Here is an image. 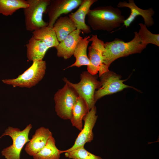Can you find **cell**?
I'll use <instances>...</instances> for the list:
<instances>
[{"mask_svg":"<svg viewBox=\"0 0 159 159\" xmlns=\"http://www.w3.org/2000/svg\"><path fill=\"white\" fill-rule=\"evenodd\" d=\"M134 33L133 38L129 42L116 38L104 43L103 64L106 67L109 68L113 62L120 58L140 53L146 47L147 45L143 43L138 33L135 32Z\"/></svg>","mask_w":159,"mask_h":159,"instance_id":"cell-1","label":"cell"},{"mask_svg":"<svg viewBox=\"0 0 159 159\" xmlns=\"http://www.w3.org/2000/svg\"><path fill=\"white\" fill-rule=\"evenodd\" d=\"M87 15L90 26L94 31L110 32L120 26L125 19L119 9L111 6L90 9Z\"/></svg>","mask_w":159,"mask_h":159,"instance_id":"cell-2","label":"cell"},{"mask_svg":"<svg viewBox=\"0 0 159 159\" xmlns=\"http://www.w3.org/2000/svg\"><path fill=\"white\" fill-rule=\"evenodd\" d=\"M32 62V65L17 78L3 79L2 82L15 87L30 88L35 86L44 77L46 72V63L43 60Z\"/></svg>","mask_w":159,"mask_h":159,"instance_id":"cell-3","label":"cell"},{"mask_svg":"<svg viewBox=\"0 0 159 159\" xmlns=\"http://www.w3.org/2000/svg\"><path fill=\"white\" fill-rule=\"evenodd\" d=\"M27 7L24 9L25 23L26 30L33 32L48 25V22L43 19V15L47 12L50 0H27Z\"/></svg>","mask_w":159,"mask_h":159,"instance_id":"cell-4","label":"cell"},{"mask_svg":"<svg viewBox=\"0 0 159 159\" xmlns=\"http://www.w3.org/2000/svg\"><path fill=\"white\" fill-rule=\"evenodd\" d=\"M80 77V80L77 83L71 82L65 77L63 80L72 87L79 96L84 100L90 110L95 106V93L96 90L100 87V83L97 80L96 75H92L87 71L82 72Z\"/></svg>","mask_w":159,"mask_h":159,"instance_id":"cell-5","label":"cell"},{"mask_svg":"<svg viewBox=\"0 0 159 159\" xmlns=\"http://www.w3.org/2000/svg\"><path fill=\"white\" fill-rule=\"evenodd\" d=\"M32 128L30 124L22 130L17 128L9 126L6 129L0 138L6 136H10L12 140V144L4 148L1 152L2 155L6 159H20L22 149L30 139L29 138V132Z\"/></svg>","mask_w":159,"mask_h":159,"instance_id":"cell-6","label":"cell"},{"mask_svg":"<svg viewBox=\"0 0 159 159\" xmlns=\"http://www.w3.org/2000/svg\"><path fill=\"white\" fill-rule=\"evenodd\" d=\"M58 90L54 95L55 111L60 118L70 120L72 109L79 95L74 88L68 83Z\"/></svg>","mask_w":159,"mask_h":159,"instance_id":"cell-7","label":"cell"},{"mask_svg":"<svg viewBox=\"0 0 159 159\" xmlns=\"http://www.w3.org/2000/svg\"><path fill=\"white\" fill-rule=\"evenodd\" d=\"M100 87L95 91L94 99L96 102L99 99L107 95L120 91L127 88L136 89L132 86L124 84L127 80H121V77L112 71L104 73L99 77Z\"/></svg>","mask_w":159,"mask_h":159,"instance_id":"cell-8","label":"cell"},{"mask_svg":"<svg viewBox=\"0 0 159 159\" xmlns=\"http://www.w3.org/2000/svg\"><path fill=\"white\" fill-rule=\"evenodd\" d=\"M92 42L91 45L88 48V57L92 67L88 72L93 75L99 72V77L105 72L109 71V68L103 64V53L105 49L104 43L99 39L97 35H92L89 39Z\"/></svg>","mask_w":159,"mask_h":159,"instance_id":"cell-9","label":"cell"},{"mask_svg":"<svg viewBox=\"0 0 159 159\" xmlns=\"http://www.w3.org/2000/svg\"><path fill=\"white\" fill-rule=\"evenodd\" d=\"M96 108L95 106L83 117L82 120L84 121V126L76 138L74 145L67 150H60L61 154L73 150L84 146L86 143L92 141L94 138L92 130L98 117L96 115Z\"/></svg>","mask_w":159,"mask_h":159,"instance_id":"cell-10","label":"cell"},{"mask_svg":"<svg viewBox=\"0 0 159 159\" xmlns=\"http://www.w3.org/2000/svg\"><path fill=\"white\" fill-rule=\"evenodd\" d=\"M83 0H51L47 10L49 17L48 26L52 28L56 21L62 14H68L77 8Z\"/></svg>","mask_w":159,"mask_h":159,"instance_id":"cell-11","label":"cell"},{"mask_svg":"<svg viewBox=\"0 0 159 159\" xmlns=\"http://www.w3.org/2000/svg\"><path fill=\"white\" fill-rule=\"evenodd\" d=\"M129 2L125 1L120 2L117 4L118 7H127L130 9V14L128 17L123 21V24L126 27H129L131 23L138 16H141L143 18L144 24L146 26L150 27L154 23L152 17L155 11L152 8L148 9H143L138 7L133 0H129Z\"/></svg>","mask_w":159,"mask_h":159,"instance_id":"cell-12","label":"cell"},{"mask_svg":"<svg viewBox=\"0 0 159 159\" xmlns=\"http://www.w3.org/2000/svg\"><path fill=\"white\" fill-rule=\"evenodd\" d=\"M52 136V132L48 128L40 127L36 130L32 139L26 143L25 150L29 155H34L44 147L48 139Z\"/></svg>","mask_w":159,"mask_h":159,"instance_id":"cell-13","label":"cell"},{"mask_svg":"<svg viewBox=\"0 0 159 159\" xmlns=\"http://www.w3.org/2000/svg\"><path fill=\"white\" fill-rule=\"evenodd\" d=\"M81 31L76 29L55 47L57 55L64 59L70 58L73 55L76 46L83 37L80 35Z\"/></svg>","mask_w":159,"mask_h":159,"instance_id":"cell-14","label":"cell"},{"mask_svg":"<svg viewBox=\"0 0 159 159\" xmlns=\"http://www.w3.org/2000/svg\"><path fill=\"white\" fill-rule=\"evenodd\" d=\"M97 0H83L77 10L69 14L68 16L74 23L77 29L83 33L88 34L91 32L90 26L85 23V18L90 9V7Z\"/></svg>","mask_w":159,"mask_h":159,"instance_id":"cell-15","label":"cell"},{"mask_svg":"<svg viewBox=\"0 0 159 159\" xmlns=\"http://www.w3.org/2000/svg\"><path fill=\"white\" fill-rule=\"evenodd\" d=\"M90 38V36H86L79 41L73 55L76 58L75 62L67 68L74 66L79 67L82 66H87V71H90L92 65L87 55V49Z\"/></svg>","mask_w":159,"mask_h":159,"instance_id":"cell-16","label":"cell"},{"mask_svg":"<svg viewBox=\"0 0 159 159\" xmlns=\"http://www.w3.org/2000/svg\"><path fill=\"white\" fill-rule=\"evenodd\" d=\"M26 56L28 60L33 61L43 60L49 48L42 41L36 39L32 36L26 45Z\"/></svg>","mask_w":159,"mask_h":159,"instance_id":"cell-17","label":"cell"},{"mask_svg":"<svg viewBox=\"0 0 159 159\" xmlns=\"http://www.w3.org/2000/svg\"><path fill=\"white\" fill-rule=\"evenodd\" d=\"M52 28L59 42L77 29L74 23L68 16L59 17Z\"/></svg>","mask_w":159,"mask_h":159,"instance_id":"cell-18","label":"cell"},{"mask_svg":"<svg viewBox=\"0 0 159 159\" xmlns=\"http://www.w3.org/2000/svg\"><path fill=\"white\" fill-rule=\"evenodd\" d=\"M89 111L85 101L79 96L72 109L70 120L72 125L81 131L83 128L82 118Z\"/></svg>","mask_w":159,"mask_h":159,"instance_id":"cell-19","label":"cell"},{"mask_svg":"<svg viewBox=\"0 0 159 159\" xmlns=\"http://www.w3.org/2000/svg\"><path fill=\"white\" fill-rule=\"evenodd\" d=\"M32 34L34 38L43 41L49 48L55 47L59 43L53 28L48 26L34 31Z\"/></svg>","mask_w":159,"mask_h":159,"instance_id":"cell-20","label":"cell"},{"mask_svg":"<svg viewBox=\"0 0 159 159\" xmlns=\"http://www.w3.org/2000/svg\"><path fill=\"white\" fill-rule=\"evenodd\" d=\"M60 154V150L56 147L55 140L52 136L44 147L33 157L34 159H59Z\"/></svg>","mask_w":159,"mask_h":159,"instance_id":"cell-21","label":"cell"},{"mask_svg":"<svg viewBox=\"0 0 159 159\" xmlns=\"http://www.w3.org/2000/svg\"><path fill=\"white\" fill-rule=\"evenodd\" d=\"M28 6L26 0H0V14L6 16H11L17 10Z\"/></svg>","mask_w":159,"mask_h":159,"instance_id":"cell-22","label":"cell"},{"mask_svg":"<svg viewBox=\"0 0 159 159\" xmlns=\"http://www.w3.org/2000/svg\"><path fill=\"white\" fill-rule=\"evenodd\" d=\"M139 25L140 28L138 33L143 43L147 45L150 44L159 47V34L152 33L142 23Z\"/></svg>","mask_w":159,"mask_h":159,"instance_id":"cell-23","label":"cell"},{"mask_svg":"<svg viewBox=\"0 0 159 159\" xmlns=\"http://www.w3.org/2000/svg\"><path fill=\"white\" fill-rule=\"evenodd\" d=\"M66 158L72 159H103L101 157L96 155L86 150L84 146L73 150L65 152Z\"/></svg>","mask_w":159,"mask_h":159,"instance_id":"cell-24","label":"cell"}]
</instances>
